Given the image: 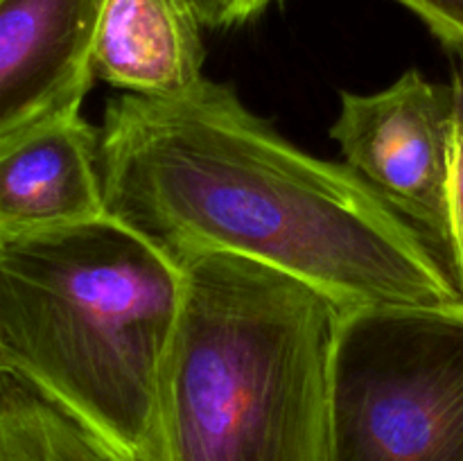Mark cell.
<instances>
[{"label":"cell","mask_w":463,"mask_h":461,"mask_svg":"<svg viewBox=\"0 0 463 461\" xmlns=\"http://www.w3.org/2000/svg\"><path fill=\"white\" fill-rule=\"evenodd\" d=\"M452 84L407 71L378 93H342L330 136L344 163L410 221L448 267Z\"/></svg>","instance_id":"5"},{"label":"cell","mask_w":463,"mask_h":461,"mask_svg":"<svg viewBox=\"0 0 463 461\" xmlns=\"http://www.w3.org/2000/svg\"><path fill=\"white\" fill-rule=\"evenodd\" d=\"M102 0H0V149L80 116Z\"/></svg>","instance_id":"6"},{"label":"cell","mask_w":463,"mask_h":461,"mask_svg":"<svg viewBox=\"0 0 463 461\" xmlns=\"http://www.w3.org/2000/svg\"><path fill=\"white\" fill-rule=\"evenodd\" d=\"M176 260L184 298L163 369L156 461H328L337 303L249 258Z\"/></svg>","instance_id":"3"},{"label":"cell","mask_w":463,"mask_h":461,"mask_svg":"<svg viewBox=\"0 0 463 461\" xmlns=\"http://www.w3.org/2000/svg\"><path fill=\"white\" fill-rule=\"evenodd\" d=\"M414 12L446 48L463 50V0H396Z\"/></svg>","instance_id":"11"},{"label":"cell","mask_w":463,"mask_h":461,"mask_svg":"<svg viewBox=\"0 0 463 461\" xmlns=\"http://www.w3.org/2000/svg\"><path fill=\"white\" fill-rule=\"evenodd\" d=\"M0 461H131L0 369Z\"/></svg>","instance_id":"9"},{"label":"cell","mask_w":463,"mask_h":461,"mask_svg":"<svg viewBox=\"0 0 463 461\" xmlns=\"http://www.w3.org/2000/svg\"><path fill=\"white\" fill-rule=\"evenodd\" d=\"M107 212L170 253L285 271L339 310H463L423 235L346 163L312 156L203 77L175 98L118 95L99 127Z\"/></svg>","instance_id":"1"},{"label":"cell","mask_w":463,"mask_h":461,"mask_svg":"<svg viewBox=\"0 0 463 461\" xmlns=\"http://www.w3.org/2000/svg\"><path fill=\"white\" fill-rule=\"evenodd\" d=\"M95 80L138 98H175L203 80L202 21L190 0H102Z\"/></svg>","instance_id":"8"},{"label":"cell","mask_w":463,"mask_h":461,"mask_svg":"<svg viewBox=\"0 0 463 461\" xmlns=\"http://www.w3.org/2000/svg\"><path fill=\"white\" fill-rule=\"evenodd\" d=\"M452 156L450 190H448V215H450V240H448V269L463 296V63L452 77Z\"/></svg>","instance_id":"10"},{"label":"cell","mask_w":463,"mask_h":461,"mask_svg":"<svg viewBox=\"0 0 463 461\" xmlns=\"http://www.w3.org/2000/svg\"><path fill=\"white\" fill-rule=\"evenodd\" d=\"M102 215L99 127L81 113L0 149V240Z\"/></svg>","instance_id":"7"},{"label":"cell","mask_w":463,"mask_h":461,"mask_svg":"<svg viewBox=\"0 0 463 461\" xmlns=\"http://www.w3.org/2000/svg\"><path fill=\"white\" fill-rule=\"evenodd\" d=\"M274 3L279 0H190L202 25L215 30H231L256 21Z\"/></svg>","instance_id":"12"},{"label":"cell","mask_w":463,"mask_h":461,"mask_svg":"<svg viewBox=\"0 0 463 461\" xmlns=\"http://www.w3.org/2000/svg\"><path fill=\"white\" fill-rule=\"evenodd\" d=\"M184 267L107 215L0 240V369L131 461H156Z\"/></svg>","instance_id":"2"},{"label":"cell","mask_w":463,"mask_h":461,"mask_svg":"<svg viewBox=\"0 0 463 461\" xmlns=\"http://www.w3.org/2000/svg\"><path fill=\"white\" fill-rule=\"evenodd\" d=\"M328 461H463V310L342 312Z\"/></svg>","instance_id":"4"}]
</instances>
